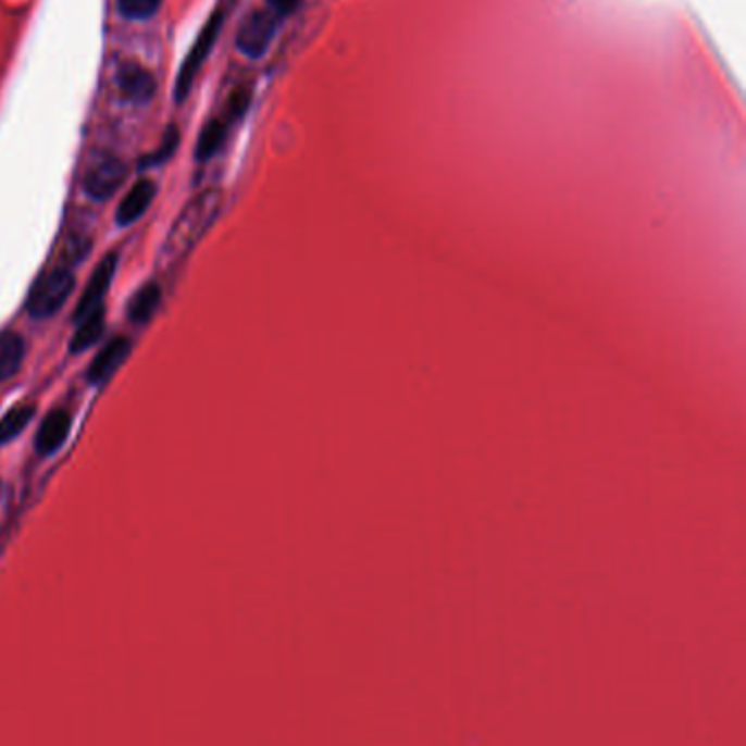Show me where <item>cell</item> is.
Segmentation results:
<instances>
[{
	"mask_svg": "<svg viewBox=\"0 0 746 746\" xmlns=\"http://www.w3.org/2000/svg\"><path fill=\"white\" fill-rule=\"evenodd\" d=\"M77 331L71 339V352H84L88 350L92 344H97L103 335V328H105V309L99 307L95 311H90L86 318H82L77 322Z\"/></svg>",
	"mask_w": 746,
	"mask_h": 746,
	"instance_id": "5bb4252c",
	"label": "cell"
},
{
	"mask_svg": "<svg viewBox=\"0 0 746 746\" xmlns=\"http://www.w3.org/2000/svg\"><path fill=\"white\" fill-rule=\"evenodd\" d=\"M177 147H179V129H177L175 125H169V127L164 129V134H162L160 147H158L156 151H151L149 156L140 158V166H145V169H147V166H158V164L171 160L173 153L177 151Z\"/></svg>",
	"mask_w": 746,
	"mask_h": 746,
	"instance_id": "2e32d148",
	"label": "cell"
},
{
	"mask_svg": "<svg viewBox=\"0 0 746 746\" xmlns=\"http://www.w3.org/2000/svg\"><path fill=\"white\" fill-rule=\"evenodd\" d=\"M36 414V406L27 403V406H16L12 412L5 414V419L0 421V445L14 440L34 419Z\"/></svg>",
	"mask_w": 746,
	"mask_h": 746,
	"instance_id": "9a60e30c",
	"label": "cell"
},
{
	"mask_svg": "<svg viewBox=\"0 0 746 746\" xmlns=\"http://www.w3.org/2000/svg\"><path fill=\"white\" fill-rule=\"evenodd\" d=\"M127 166L116 156H99L90 162L86 175H84V191L95 202H105L112 196L119 194V189L125 182Z\"/></svg>",
	"mask_w": 746,
	"mask_h": 746,
	"instance_id": "5b68a950",
	"label": "cell"
},
{
	"mask_svg": "<svg viewBox=\"0 0 746 746\" xmlns=\"http://www.w3.org/2000/svg\"><path fill=\"white\" fill-rule=\"evenodd\" d=\"M160 300H162V289L158 283L142 285L127 302V318L134 324H147L158 311Z\"/></svg>",
	"mask_w": 746,
	"mask_h": 746,
	"instance_id": "4fadbf2b",
	"label": "cell"
},
{
	"mask_svg": "<svg viewBox=\"0 0 746 746\" xmlns=\"http://www.w3.org/2000/svg\"><path fill=\"white\" fill-rule=\"evenodd\" d=\"M116 265H119V254L116 252H110L105 254L99 265L95 268L77 307H75V313H73V320L79 322L82 318H86L90 311L103 307V300H105V294L112 285V278L116 274Z\"/></svg>",
	"mask_w": 746,
	"mask_h": 746,
	"instance_id": "8992f818",
	"label": "cell"
},
{
	"mask_svg": "<svg viewBox=\"0 0 746 746\" xmlns=\"http://www.w3.org/2000/svg\"><path fill=\"white\" fill-rule=\"evenodd\" d=\"M25 359V339L14 331L0 333V382L12 380Z\"/></svg>",
	"mask_w": 746,
	"mask_h": 746,
	"instance_id": "7c38bea8",
	"label": "cell"
},
{
	"mask_svg": "<svg viewBox=\"0 0 746 746\" xmlns=\"http://www.w3.org/2000/svg\"><path fill=\"white\" fill-rule=\"evenodd\" d=\"M222 29H224V10H215L211 14V18L207 21V25L202 27V32L198 34L196 38V45L191 47V51L186 53L182 66H179V73H177V79H175V88H173V99L177 103H182L186 97L191 95V88L196 84V77L200 75L202 66L207 64L209 55L213 53L220 36H222Z\"/></svg>",
	"mask_w": 746,
	"mask_h": 746,
	"instance_id": "7a4b0ae2",
	"label": "cell"
},
{
	"mask_svg": "<svg viewBox=\"0 0 746 746\" xmlns=\"http://www.w3.org/2000/svg\"><path fill=\"white\" fill-rule=\"evenodd\" d=\"M132 352V341L123 335H114L92 359L90 368H88V384L99 386L103 382H108L114 372L123 365V361L129 357Z\"/></svg>",
	"mask_w": 746,
	"mask_h": 746,
	"instance_id": "ba28073f",
	"label": "cell"
},
{
	"mask_svg": "<svg viewBox=\"0 0 746 746\" xmlns=\"http://www.w3.org/2000/svg\"><path fill=\"white\" fill-rule=\"evenodd\" d=\"M71 414L66 410H53L47 414V419L40 425V432L36 436V451L40 456L55 453L69 438L71 432Z\"/></svg>",
	"mask_w": 746,
	"mask_h": 746,
	"instance_id": "30bf717a",
	"label": "cell"
},
{
	"mask_svg": "<svg viewBox=\"0 0 746 746\" xmlns=\"http://www.w3.org/2000/svg\"><path fill=\"white\" fill-rule=\"evenodd\" d=\"M265 3H268V10H270L276 18L285 21L287 16H291V14L298 12V8L302 5V0H265Z\"/></svg>",
	"mask_w": 746,
	"mask_h": 746,
	"instance_id": "ac0fdd59",
	"label": "cell"
},
{
	"mask_svg": "<svg viewBox=\"0 0 746 746\" xmlns=\"http://www.w3.org/2000/svg\"><path fill=\"white\" fill-rule=\"evenodd\" d=\"M222 202H224L222 194L215 189H209L186 204L164 239L162 257L166 261H179L182 257L189 254L217 222Z\"/></svg>",
	"mask_w": 746,
	"mask_h": 746,
	"instance_id": "6da1fadb",
	"label": "cell"
},
{
	"mask_svg": "<svg viewBox=\"0 0 746 746\" xmlns=\"http://www.w3.org/2000/svg\"><path fill=\"white\" fill-rule=\"evenodd\" d=\"M235 123L222 112L220 116L215 119H209L200 132V138H198V145H196V160L198 162H207L211 160L213 156L220 153V149L224 147V142L228 140V134H231V127Z\"/></svg>",
	"mask_w": 746,
	"mask_h": 746,
	"instance_id": "8fae6325",
	"label": "cell"
},
{
	"mask_svg": "<svg viewBox=\"0 0 746 746\" xmlns=\"http://www.w3.org/2000/svg\"><path fill=\"white\" fill-rule=\"evenodd\" d=\"M73 289H75V274L66 265L45 272L27 296L29 315L38 320L55 315L66 304Z\"/></svg>",
	"mask_w": 746,
	"mask_h": 746,
	"instance_id": "3957f363",
	"label": "cell"
},
{
	"mask_svg": "<svg viewBox=\"0 0 746 746\" xmlns=\"http://www.w3.org/2000/svg\"><path fill=\"white\" fill-rule=\"evenodd\" d=\"M162 8V0H119V12L129 21H149Z\"/></svg>",
	"mask_w": 746,
	"mask_h": 746,
	"instance_id": "e0dca14e",
	"label": "cell"
},
{
	"mask_svg": "<svg viewBox=\"0 0 746 746\" xmlns=\"http://www.w3.org/2000/svg\"><path fill=\"white\" fill-rule=\"evenodd\" d=\"M119 95L129 103H147L156 95V77L138 62H123L114 75Z\"/></svg>",
	"mask_w": 746,
	"mask_h": 746,
	"instance_id": "52a82bcc",
	"label": "cell"
},
{
	"mask_svg": "<svg viewBox=\"0 0 746 746\" xmlns=\"http://www.w3.org/2000/svg\"><path fill=\"white\" fill-rule=\"evenodd\" d=\"M156 194H158V184L149 177H140L121 200L116 209V224L121 228L136 224L149 211L151 202L156 200Z\"/></svg>",
	"mask_w": 746,
	"mask_h": 746,
	"instance_id": "9c48e42d",
	"label": "cell"
},
{
	"mask_svg": "<svg viewBox=\"0 0 746 746\" xmlns=\"http://www.w3.org/2000/svg\"><path fill=\"white\" fill-rule=\"evenodd\" d=\"M281 18H276L268 8L265 10H254L252 14L246 16V21L241 23L239 32H237V49L241 55L250 58V60H259L263 58L276 34L281 27Z\"/></svg>",
	"mask_w": 746,
	"mask_h": 746,
	"instance_id": "277c9868",
	"label": "cell"
}]
</instances>
